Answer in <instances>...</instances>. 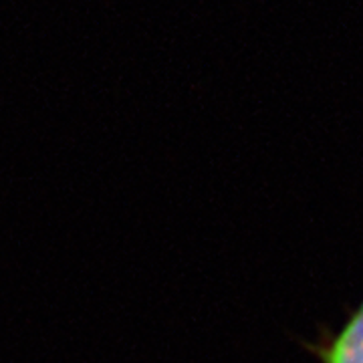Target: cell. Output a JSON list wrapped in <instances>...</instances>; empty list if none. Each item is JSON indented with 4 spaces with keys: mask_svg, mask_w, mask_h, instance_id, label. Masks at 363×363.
<instances>
[{
    "mask_svg": "<svg viewBox=\"0 0 363 363\" xmlns=\"http://www.w3.org/2000/svg\"><path fill=\"white\" fill-rule=\"evenodd\" d=\"M321 363H363V301L337 333L311 345Z\"/></svg>",
    "mask_w": 363,
    "mask_h": 363,
    "instance_id": "obj_1",
    "label": "cell"
}]
</instances>
